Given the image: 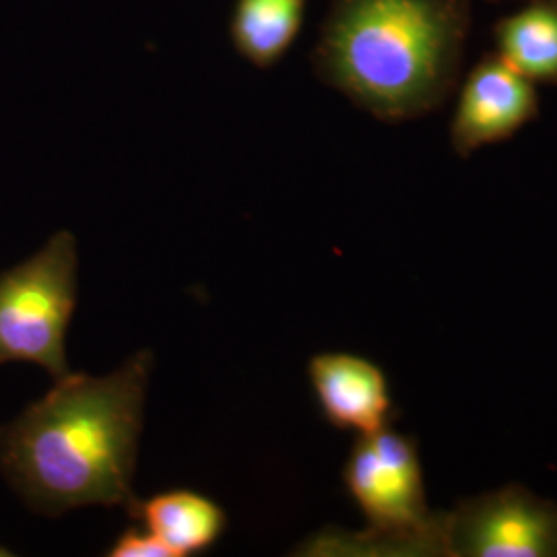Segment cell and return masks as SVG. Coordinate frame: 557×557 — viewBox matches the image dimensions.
<instances>
[{
  "label": "cell",
  "instance_id": "cell-3",
  "mask_svg": "<svg viewBox=\"0 0 557 557\" xmlns=\"http://www.w3.org/2000/svg\"><path fill=\"white\" fill-rule=\"evenodd\" d=\"M77 238L57 232L34 257L0 273V366L29 361L54 380L71 374L66 333L77 310Z\"/></svg>",
  "mask_w": 557,
  "mask_h": 557
},
{
  "label": "cell",
  "instance_id": "cell-2",
  "mask_svg": "<svg viewBox=\"0 0 557 557\" xmlns=\"http://www.w3.org/2000/svg\"><path fill=\"white\" fill-rule=\"evenodd\" d=\"M469 23V0H333L314 66L372 116L419 119L453 94Z\"/></svg>",
  "mask_w": 557,
  "mask_h": 557
},
{
  "label": "cell",
  "instance_id": "cell-8",
  "mask_svg": "<svg viewBox=\"0 0 557 557\" xmlns=\"http://www.w3.org/2000/svg\"><path fill=\"white\" fill-rule=\"evenodd\" d=\"M131 517L149 529L172 552V557L209 552L227 529L220 504L195 490H168L137 499Z\"/></svg>",
  "mask_w": 557,
  "mask_h": 557
},
{
  "label": "cell",
  "instance_id": "cell-7",
  "mask_svg": "<svg viewBox=\"0 0 557 557\" xmlns=\"http://www.w3.org/2000/svg\"><path fill=\"white\" fill-rule=\"evenodd\" d=\"M320 413L333 428L358 436L391 428L395 400L379 363L345 351H324L308 361Z\"/></svg>",
  "mask_w": 557,
  "mask_h": 557
},
{
  "label": "cell",
  "instance_id": "cell-1",
  "mask_svg": "<svg viewBox=\"0 0 557 557\" xmlns=\"http://www.w3.org/2000/svg\"><path fill=\"white\" fill-rule=\"evenodd\" d=\"M151 368L143 349L106 376L71 372L0 425V473L34 512L122 506L131 515Z\"/></svg>",
  "mask_w": 557,
  "mask_h": 557
},
{
  "label": "cell",
  "instance_id": "cell-6",
  "mask_svg": "<svg viewBox=\"0 0 557 557\" xmlns=\"http://www.w3.org/2000/svg\"><path fill=\"white\" fill-rule=\"evenodd\" d=\"M537 114L535 83L498 54H490L478 62L460 87L450 122L453 147L458 156L467 158L481 147L515 137Z\"/></svg>",
  "mask_w": 557,
  "mask_h": 557
},
{
  "label": "cell",
  "instance_id": "cell-10",
  "mask_svg": "<svg viewBox=\"0 0 557 557\" xmlns=\"http://www.w3.org/2000/svg\"><path fill=\"white\" fill-rule=\"evenodd\" d=\"M306 0H238L232 38L239 54L257 66H273L296 41Z\"/></svg>",
  "mask_w": 557,
  "mask_h": 557
},
{
  "label": "cell",
  "instance_id": "cell-9",
  "mask_svg": "<svg viewBox=\"0 0 557 557\" xmlns=\"http://www.w3.org/2000/svg\"><path fill=\"white\" fill-rule=\"evenodd\" d=\"M499 59L533 83H557V0L527 4L496 25Z\"/></svg>",
  "mask_w": 557,
  "mask_h": 557
},
{
  "label": "cell",
  "instance_id": "cell-4",
  "mask_svg": "<svg viewBox=\"0 0 557 557\" xmlns=\"http://www.w3.org/2000/svg\"><path fill=\"white\" fill-rule=\"evenodd\" d=\"M343 483L368 520V547H418L442 554V515L428 508L418 444L384 428L358 436L343 467Z\"/></svg>",
  "mask_w": 557,
  "mask_h": 557
},
{
  "label": "cell",
  "instance_id": "cell-5",
  "mask_svg": "<svg viewBox=\"0 0 557 557\" xmlns=\"http://www.w3.org/2000/svg\"><path fill=\"white\" fill-rule=\"evenodd\" d=\"M442 556L557 557V504L522 485L465 499L442 515Z\"/></svg>",
  "mask_w": 557,
  "mask_h": 557
},
{
  "label": "cell",
  "instance_id": "cell-11",
  "mask_svg": "<svg viewBox=\"0 0 557 557\" xmlns=\"http://www.w3.org/2000/svg\"><path fill=\"white\" fill-rule=\"evenodd\" d=\"M110 557H172V552L143 524L128 527L110 545Z\"/></svg>",
  "mask_w": 557,
  "mask_h": 557
}]
</instances>
